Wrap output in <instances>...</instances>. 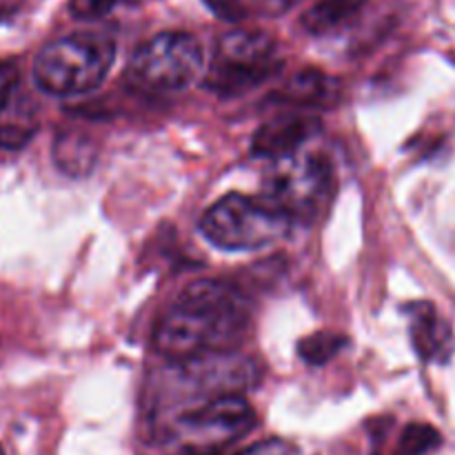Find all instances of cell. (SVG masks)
Instances as JSON below:
<instances>
[{
	"mask_svg": "<svg viewBox=\"0 0 455 455\" xmlns=\"http://www.w3.org/2000/svg\"><path fill=\"white\" fill-rule=\"evenodd\" d=\"M238 455H302L300 449L296 444L287 443V440H280V438H271L265 440V443H258L253 447L244 449Z\"/></svg>",
	"mask_w": 455,
	"mask_h": 455,
	"instance_id": "18",
	"label": "cell"
},
{
	"mask_svg": "<svg viewBox=\"0 0 455 455\" xmlns=\"http://www.w3.org/2000/svg\"><path fill=\"white\" fill-rule=\"evenodd\" d=\"M265 198L283 209L291 220L315 218L333 196V167L315 154H298L274 160L267 173Z\"/></svg>",
	"mask_w": 455,
	"mask_h": 455,
	"instance_id": "7",
	"label": "cell"
},
{
	"mask_svg": "<svg viewBox=\"0 0 455 455\" xmlns=\"http://www.w3.org/2000/svg\"><path fill=\"white\" fill-rule=\"evenodd\" d=\"M440 443H443V435L438 434V429L422 422H411L400 434L398 444L391 455H427L438 449Z\"/></svg>",
	"mask_w": 455,
	"mask_h": 455,
	"instance_id": "16",
	"label": "cell"
},
{
	"mask_svg": "<svg viewBox=\"0 0 455 455\" xmlns=\"http://www.w3.org/2000/svg\"><path fill=\"white\" fill-rule=\"evenodd\" d=\"M338 93L340 87L331 76L318 69H302L274 93V100L309 109V107H331L338 100Z\"/></svg>",
	"mask_w": 455,
	"mask_h": 455,
	"instance_id": "12",
	"label": "cell"
},
{
	"mask_svg": "<svg viewBox=\"0 0 455 455\" xmlns=\"http://www.w3.org/2000/svg\"><path fill=\"white\" fill-rule=\"evenodd\" d=\"M0 455H4V451H3V447H0Z\"/></svg>",
	"mask_w": 455,
	"mask_h": 455,
	"instance_id": "21",
	"label": "cell"
},
{
	"mask_svg": "<svg viewBox=\"0 0 455 455\" xmlns=\"http://www.w3.org/2000/svg\"><path fill=\"white\" fill-rule=\"evenodd\" d=\"M53 163L71 178H84L98 160V145L76 129H62L53 140Z\"/></svg>",
	"mask_w": 455,
	"mask_h": 455,
	"instance_id": "13",
	"label": "cell"
},
{
	"mask_svg": "<svg viewBox=\"0 0 455 455\" xmlns=\"http://www.w3.org/2000/svg\"><path fill=\"white\" fill-rule=\"evenodd\" d=\"M409 333L416 354L425 363H447L453 354V329L431 302H413L407 309Z\"/></svg>",
	"mask_w": 455,
	"mask_h": 455,
	"instance_id": "10",
	"label": "cell"
},
{
	"mask_svg": "<svg viewBox=\"0 0 455 455\" xmlns=\"http://www.w3.org/2000/svg\"><path fill=\"white\" fill-rule=\"evenodd\" d=\"M133 3V0H71L69 12L78 20H98V18L109 16L123 4Z\"/></svg>",
	"mask_w": 455,
	"mask_h": 455,
	"instance_id": "17",
	"label": "cell"
},
{
	"mask_svg": "<svg viewBox=\"0 0 455 455\" xmlns=\"http://www.w3.org/2000/svg\"><path fill=\"white\" fill-rule=\"evenodd\" d=\"M323 132V123L314 114H283L269 123L260 124L253 133L251 154L258 158L280 160L298 154L307 142Z\"/></svg>",
	"mask_w": 455,
	"mask_h": 455,
	"instance_id": "9",
	"label": "cell"
},
{
	"mask_svg": "<svg viewBox=\"0 0 455 455\" xmlns=\"http://www.w3.org/2000/svg\"><path fill=\"white\" fill-rule=\"evenodd\" d=\"M18 87V67L13 62H0V100Z\"/></svg>",
	"mask_w": 455,
	"mask_h": 455,
	"instance_id": "20",
	"label": "cell"
},
{
	"mask_svg": "<svg viewBox=\"0 0 455 455\" xmlns=\"http://www.w3.org/2000/svg\"><path fill=\"white\" fill-rule=\"evenodd\" d=\"M349 347V338L336 331H315L298 342V355L311 367H323Z\"/></svg>",
	"mask_w": 455,
	"mask_h": 455,
	"instance_id": "15",
	"label": "cell"
},
{
	"mask_svg": "<svg viewBox=\"0 0 455 455\" xmlns=\"http://www.w3.org/2000/svg\"><path fill=\"white\" fill-rule=\"evenodd\" d=\"M367 0H318L302 16V27L309 34L323 36L349 22Z\"/></svg>",
	"mask_w": 455,
	"mask_h": 455,
	"instance_id": "14",
	"label": "cell"
},
{
	"mask_svg": "<svg viewBox=\"0 0 455 455\" xmlns=\"http://www.w3.org/2000/svg\"><path fill=\"white\" fill-rule=\"evenodd\" d=\"M116 43L102 34H71L44 44L34 62V83L47 96L74 98L105 83Z\"/></svg>",
	"mask_w": 455,
	"mask_h": 455,
	"instance_id": "3",
	"label": "cell"
},
{
	"mask_svg": "<svg viewBox=\"0 0 455 455\" xmlns=\"http://www.w3.org/2000/svg\"><path fill=\"white\" fill-rule=\"evenodd\" d=\"M283 69L275 43L265 31L235 29L218 40L216 53L204 71V89L222 98L243 96Z\"/></svg>",
	"mask_w": 455,
	"mask_h": 455,
	"instance_id": "5",
	"label": "cell"
},
{
	"mask_svg": "<svg viewBox=\"0 0 455 455\" xmlns=\"http://www.w3.org/2000/svg\"><path fill=\"white\" fill-rule=\"evenodd\" d=\"M209 9H212L213 16H218L220 20L227 22H238L244 18V4L243 0H203Z\"/></svg>",
	"mask_w": 455,
	"mask_h": 455,
	"instance_id": "19",
	"label": "cell"
},
{
	"mask_svg": "<svg viewBox=\"0 0 455 455\" xmlns=\"http://www.w3.org/2000/svg\"><path fill=\"white\" fill-rule=\"evenodd\" d=\"M256 425V413L243 395L200 398L164 413L158 427L160 443L189 455H212L235 443Z\"/></svg>",
	"mask_w": 455,
	"mask_h": 455,
	"instance_id": "2",
	"label": "cell"
},
{
	"mask_svg": "<svg viewBox=\"0 0 455 455\" xmlns=\"http://www.w3.org/2000/svg\"><path fill=\"white\" fill-rule=\"evenodd\" d=\"M249 302L234 284L196 280L160 315L154 347L172 363L216 351H235L249 331Z\"/></svg>",
	"mask_w": 455,
	"mask_h": 455,
	"instance_id": "1",
	"label": "cell"
},
{
	"mask_svg": "<svg viewBox=\"0 0 455 455\" xmlns=\"http://www.w3.org/2000/svg\"><path fill=\"white\" fill-rule=\"evenodd\" d=\"M40 129V107L20 87L0 100V149L18 151L29 145Z\"/></svg>",
	"mask_w": 455,
	"mask_h": 455,
	"instance_id": "11",
	"label": "cell"
},
{
	"mask_svg": "<svg viewBox=\"0 0 455 455\" xmlns=\"http://www.w3.org/2000/svg\"><path fill=\"white\" fill-rule=\"evenodd\" d=\"M293 220L271 200L227 194L204 212L200 231L225 251H256L291 234Z\"/></svg>",
	"mask_w": 455,
	"mask_h": 455,
	"instance_id": "4",
	"label": "cell"
},
{
	"mask_svg": "<svg viewBox=\"0 0 455 455\" xmlns=\"http://www.w3.org/2000/svg\"><path fill=\"white\" fill-rule=\"evenodd\" d=\"M204 71V52L198 38L185 31H163L133 52L127 78L149 92H180Z\"/></svg>",
	"mask_w": 455,
	"mask_h": 455,
	"instance_id": "6",
	"label": "cell"
},
{
	"mask_svg": "<svg viewBox=\"0 0 455 455\" xmlns=\"http://www.w3.org/2000/svg\"><path fill=\"white\" fill-rule=\"evenodd\" d=\"M0 18H3V12H0Z\"/></svg>",
	"mask_w": 455,
	"mask_h": 455,
	"instance_id": "22",
	"label": "cell"
},
{
	"mask_svg": "<svg viewBox=\"0 0 455 455\" xmlns=\"http://www.w3.org/2000/svg\"><path fill=\"white\" fill-rule=\"evenodd\" d=\"M260 364L238 351H216L172 363L169 382L185 400L243 395L260 382Z\"/></svg>",
	"mask_w": 455,
	"mask_h": 455,
	"instance_id": "8",
	"label": "cell"
}]
</instances>
